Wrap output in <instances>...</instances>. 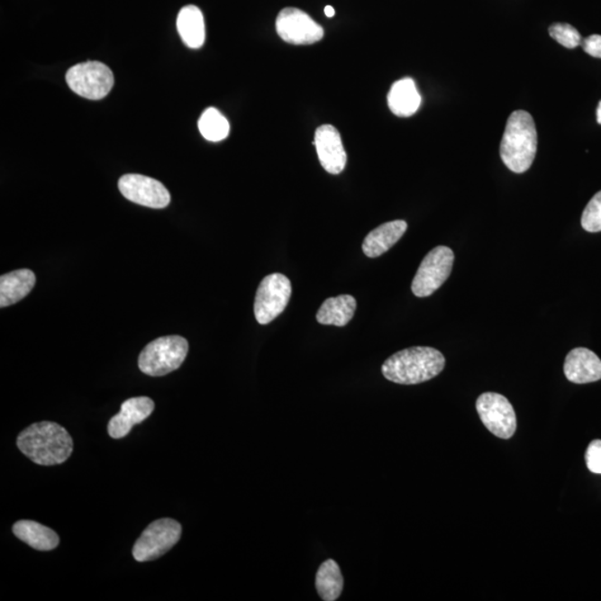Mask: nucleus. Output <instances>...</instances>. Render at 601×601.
<instances>
[{"instance_id":"17","label":"nucleus","mask_w":601,"mask_h":601,"mask_svg":"<svg viewBox=\"0 0 601 601\" xmlns=\"http://www.w3.org/2000/svg\"><path fill=\"white\" fill-rule=\"evenodd\" d=\"M387 104L392 113L399 117H410L418 112L421 96L413 78L397 80L387 95Z\"/></svg>"},{"instance_id":"15","label":"nucleus","mask_w":601,"mask_h":601,"mask_svg":"<svg viewBox=\"0 0 601 601\" xmlns=\"http://www.w3.org/2000/svg\"><path fill=\"white\" fill-rule=\"evenodd\" d=\"M406 229H408V224L402 220L387 222V223L377 227L363 241L362 250L364 254L371 259L381 257L392 246L399 242Z\"/></svg>"},{"instance_id":"12","label":"nucleus","mask_w":601,"mask_h":601,"mask_svg":"<svg viewBox=\"0 0 601 601\" xmlns=\"http://www.w3.org/2000/svg\"><path fill=\"white\" fill-rule=\"evenodd\" d=\"M314 145L318 153L320 163L326 172L338 175L347 165L345 153L340 132L335 127L323 125L315 131Z\"/></svg>"},{"instance_id":"9","label":"nucleus","mask_w":601,"mask_h":601,"mask_svg":"<svg viewBox=\"0 0 601 601\" xmlns=\"http://www.w3.org/2000/svg\"><path fill=\"white\" fill-rule=\"evenodd\" d=\"M476 408L482 423L500 439L514 437L517 430V416L507 397L495 392H486L478 397Z\"/></svg>"},{"instance_id":"11","label":"nucleus","mask_w":601,"mask_h":601,"mask_svg":"<svg viewBox=\"0 0 601 601\" xmlns=\"http://www.w3.org/2000/svg\"><path fill=\"white\" fill-rule=\"evenodd\" d=\"M123 196L127 200L150 208H165L169 205L168 188L156 179L140 174H126L118 181Z\"/></svg>"},{"instance_id":"2","label":"nucleus","mask_w":601,"mask_h":601,"mask_svg":"<svg viewBox=\"0 0 601 601\" xmlns=\"http://www.w3.org/2000/svg\"><path fill=\"white\" fill-rule=\"evenodd\" d=\"M446 359L437 349L414 347L396 352L382 366L383 376L397 385H419L440 375Z\"/></svg>"},{"instance_id":"18","label":"nucleus","mask_w":601,"mask_h":601,"mask_svg":"<svg viewBox=\"0 0 601 601\" xmlns=\"http://www.w3.org/2000/svg\"><path fill=\"white\" fill-rule=\"evenodd\" d=\"M13 533L28 546L41 551H50L59 547V537L53 529L42 526L32 520H21L13 526Z\"/></svg>"},{"instance_id":"27","label":"nucleus","mask_w":601,"mask_h":601,"mask_svg":"<svg viewBox=\"0 0 601 601\" xmlns=\"http://www.w3.org/2000/svg\"><path fill=\"white\" fill-rule=\"evenodd\" d=\"M324 13H325L326 17H329V18L333 17L335 15V11H334V8L332 6H326L324 8Z\"/></svg>"},{"instance_id":"5","label":"nucleus","mask_w":601,"mask_h":601,"mask_svg":"<svg viewBox=\"0 0 601 601\" xmlns=\"http://www.w3.org/2000/svg\"><path fill=\"white\" fill-rule=\"evenodd\" d=\"M181 536L182 526L177 520H156L137 539L132 548V557L139 562L159 560L177 545Z\"/></svg>"},{"instance_id":"7","label":"nucleus","mask_w":601,"mask_h":601,"mask_svg":"<svg viewBox=\"0 0 601 601\" xmlns=\"http://www.w3.org/2000/svg\"><path fill=\"white\" fill-rule=\"evenodd\" d=\"M66 82L79 96L99 101L112 91L114 76L105 64L99 61H87L70 68L66 73Z\"/></svg>"},{"instance_id":"20","label":"nucleus","mask_w":601,"mask_h":601,"mask_svg":"<svg viewBox=\"0 0 601 601\" xmlns=\"http://www.w3.org/2000/svg\"><path fill=\"white\" fill-rule=\"evenodd\" d=\"M357 310V301L352 296L330 297L321 305L316 320L320 324L344 326L352 320Z\"/></svg>"},{"instance_id":"26","label":"nucleus","mask_w":601,"mask_h":601,"mask_svg":"<svg viewBox=\"0 0 601 601\" xmlns=\"http://www.w3.org/2000/svg\"><path fill=\"white\" fill-rule=\"evenodd\" d=\"M587 54L601 59V36L591 35L581 42Z\"/></svg>"},{"instance_id":"28","label":"nucleus","mask_w":601,"mask_h":601,"mask_svg":"<svg viewBox=\"0 0 601 601\" xmlns=\"http://www.w3.org/2000/svg\"><path fill=\"white\" fill-rule=\"evenodd\" d=\"M597 122L599 123V124H601V102L599 103L597 108Z\"/></svg>"},{"instance_id":"10","label":"nucleus","mask_w":601,"mask_h":601,"mask_svg":"<svg viewBox=\"0 0 601 601\" xmlns=\"http://www.w3.org/2000/svg\"><path fill=\"white\" fill-rule=\"evenodd\" d=\"M277 32L284 41L292 45L315 44L324 35L323 28L297 8H286L278 14Z\"/></svg>"},{"instance_id":"3","label":"nucleus","mask_w":601,"mask_h":601,"mask_svg":"<svg viewBox=\"0 0 601 601\" xmlns=\"http://www.w3.org/2000/svg\"><path fill=\"white\" fill-rule=\"evenodd\" d=\"M538 135L532 115L515 111L508 118L501 141L500 156L511 172H527L536 158Z\"/></svg>"},{"instance_id":"1","label":"nucleus","mask_w":601,"mask_h":601,"mask_svg":"<svg viewBox=\"0 0 601 601\" xmlns=\"http://www.w3.org/2000/svg\"><path fill=\"white\" fill-rule=\"evenodd\" d=\"M19 451L40 466L61 465L73 452L74 442L68 430L50 421L32 424L18 435Z\"/></svg>"},{"instance_id":"4","label":"nucleus","mask_w":601,"mask_h":601,"mask_svg":"<svg viewBox=\"0 0 601 601\" xmlns=\"http://www.w3.org/2000/svg\"><path fill=\"white\" fill-rule=\"evenodd\" d=\"M188 353L187 339L169 335L151 341L139 358L141 371L150 377L167 376L182 366Z\"/></svg>"},{"instance_id":"24","label":"nucleus","mask_w":601,"mask_h":601,"mask_svg":"<svg viewBox=\"0 0 601 601\" xmlns=\"http://www.w3.org/2000/svg\"><path fill=\"white\" fill-rule=\"evenodd\" d=\"M581 225L590 233L601 232V191L587 205L581 216Z\"/></svg>"},{"instance_id":"13","label":"nucleus","mask_w":601,"mask_h":601,"mask_svg":"<svg viewBox=\"0 0 601 601\" xmlns=\"http://www.w3.org/2000/svg\"><path fill=\"white\" fill-rule=\"evenodd\" d=\"M154 401L148 396L132 397L121 406L120 414L108 423V434L113 439H122L132 432L135 424L143 423L153 414Z\"/></svg>"},{"instance_id":"16","label":"nucleus","mask_w":601,"mask_h":601,"mask_svg":"<svg viewBox=\"0 0 601 601\" xmlns=\"http://www.w3.org/2000/svg\"><path fill=\"white\" fill-rule=\"evenodd\" d=\"M36 277L31 269H17L0 277V306L15 305L30 295L35 287Z\"/></svg>"},{"instance_id":"25","label":"nucleus","mask_w":601,"mask_h":601,"mask_svg":"<svg viewBox=\"0 0 601 601\" xmlns=\"http://www.w3.org/2000/svg\"><path fill=\"white\" fill-rule=\"evenodd\" d=\"M586 465L590 472L601 475V440L590 442L586 451Z\"/></svg>"},{"instance_id":"8","label":"nucleus","mask_w":601,"mask_h":601,"mask_svg":"<svg viewBox=\"0 0 601 601\" xmlns=\"http://www.w3.org/2000/svg\"><path fill=\"white\" fill-rule=\"evenodd\" d=\"M292 296L291 281L281 273L265 277L254 301V315L260 324L271 323L283 314Z\"/></svg>"},{"instance_id":"22","label":"nucleus","mask_w":601,"mask_h":601,"mask_svg":"<svg viewBox=\"0 0 601 601\" xmlns=\"http://www.w3.org/2000/svg\"><path fill=\"white\" fill-rule=\"evenodd\" d=\"M198 130L205 140L221 141L230 134V123L216 108H207L198 121Z\"/></svg>"},{"instance_id":"21","label":"nucleus","mask_w":601,"mask_h":601,"mask_svg":"<svg viewBox=\"0 0 601 601\" xmlns=\"http://www.w3.org/2000/svg\"><path fill=\"white\" fill-rule=\"evenodd\" d=\"M344 586L343 576L337 562L325 560L319 568L315 577L316 591L324 601L338 600L342 594Z\"/></svg>"},{"instance_id":"19","label":"nucleus","mask_w":601,"mask_h":601,"mask_svg":"<svg viewBox=\"0 0 601 601\" xmlns=\"http://www.w3.org/2000/svg\"><path fill=\"white\" fill-rule=\"evenodd\" d=\"M177 26L184 44L189 49L197 50L205 45V23L200 8L194 5L182 8L178 16Z\"/></svg>"},{"instance_id":"23","label":"nucleus","mask_w":601,"mask_h":601,"mask_svg":"<svg viewBox=\"0 0 601 601\" xmlns=\"http://www.w3.org/2000/svg\"><path fill=\"white\" fill-rule=\"evenodd\" d=\"M549 35L557 42H560V45L569 50L576 49L577 46H579L583 42L579 32L574 26L569 25V23H553L549 28Z\"/></svg>"},{"instance_id":"14","label":"nucleus","mask_w":601,"mask_h":601,"mask_svg":"<svg viewBox=\"0 0 601 601\" xmlns=\"http://www.w3.org/2000/svg\"><path fill=\"white\" fill-rule=\"evenodd\" d=\"M565 376L572 383L585 385L601 380V360L586 348L571 350L566 357Z\"/></svg>"},{"instance_id":"6","label":"nucleus","mask_w":601,"mask_h":601,"mask_svg":"<svg viewBox=\"0 0 601 601\" xmlns=\"http://www.w3.org/2000/svg\"><path fill=\"white\" fill-rule=\"evenodd\" d=\"M454 262L453 250L448 246H437L425 255L411 286L414 295L427 297L442 287L451 277Z\"/></svg>"}]
</instances>
